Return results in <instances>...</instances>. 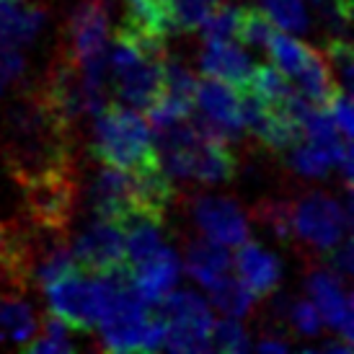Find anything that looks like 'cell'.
<instances>
[{
	"instance_id": "obj_1",
	"label": "cell",
	"mask_w": 354,
	"mask_h": 354,
	"mask_svg": "<svg viewBox=\"0 0 354 354\" xmlns=\"http://www.w3.org/2000/svg\"><path fill=\"white\" fill-rule=\"evenodd\" d=\"M78 142V135L52 117L34 88L16 96L3 114L0 156L16 184L59 168H75Z\"/></svg>"
},
{
	"instance_id": "obj_2",
	"label": "cell",
	"mask_w": 354,
	"mask_h": 354,
	"mask_svg": "<svg viewBox=\"0 0 354 354\" xmlns=\"http://www.w3.org/2000/svg\"><path fill=\"white\" fill-rule=\"evenodd\" d=\"M91 153L101 163L122 168L127 174H142L148 168L163 166L148 119H142L138 109L122 104H106L93 117Z\"/></svg>"
},
{
	"instance_id": "obj_3",
	"label": "cell",
	"mask_w": 354,
	"mask_h": 354,
	"mask_svg": "<svg viewBox=\"0 0 354 354\" xmlns=\"http://www.w3.org/2000/svg\"><path fill=\"white\" fill-rule=\"evenodd\" d=\"M352 227V189H344L342 205L328 192L308 189L292 199V233L300 251L324 256L349 236Z\"/></svg>"
},
{
	"instance_id": "obj_4",
	"label": "cell",
	"mask_w": 354,
	"mask_h": 354,
	"mask_svg": "<svg viewBox=\"0 0 354 354\" xmlns=\"http://www.w3.org/2000/svg\"><path fill=\"white\" fill-rule=\"evenodd\" d=\"M26 223L52 233H68L78 209V168H59L19 184Z\"/></svg>"
},
{
	"instance_id": "obj_5",
	"label": "cell",
	"mask_w": 354,
	"mask_h": 354,
	"mask_svg": "<svg viewBox=\"0 0 354 354\" xmlns=\"http://www.w3.org/2000/svg\"><path fill=\"white\" fill-rule=\"evenodd\" d=\"M153 57L168 52V39L178 34L171 0H122V24L114 31Z\"/></svg>"
},
{
	"instance_id": "obj_6",
	"label": "cell",
	"mask_w": 354,
	"mask_h": 354,
	"mask_svg": "<svg viewBox=\"0 0 354 354\" xmlns=\"http://www.w3.org/2000/svg\"><path fill=\"white\" fill-rule=\"evenodd\" d=\"M75 266L80 272L93 277L117 274L124 269H132L127 259V248H124V233L119 230L117 223L111 220H101L96 217L70 246Z\"/></svg>"
},
{
	"instance_id": "obj_7",
	"label": "cell",
	"mask_w": 354,
	"mask_h": 354,
	"mask_svg": "<svg viewBox=\"0 0 354 354\" xmlns=\"http://www.w3.org/2000/svg\"><path fill=\"white\" fill-rule=\"evenodd\" d=\"M189 209L202 236L220 246H238L248 238L251 223L238 199L225 194H194Z\"/></svg>"
},
{
	"instance_id": "obj_8",
	"label": "cell",
	"mask_w": 354,
	"mask_h": 354,
	"mask_svg": "<svg viewBox=\"0 0 354 354\" xmlns=\"http://www.w3.org/2000/svg\"><path fill=\"white\" fill-rule=\"evenodd\" d=\"M305 287H308L310 300H313V305L321 313V321L328 328H334L339 339H344V342L352 344V295H349V287H346L344 277H339L334 269L310 266Z\"/></svg>"
},
{
	"instance_id": "obj_9",
	"label": "cell",
	"mask_w": 354,
	"mask_h": 354,
	"mask_svg": "<svg viewBox=\"0 0 354 354\" xmlns=\"http://www.w3.org/2000/svg\"><path fill=\"white\" fill-rule=\"evenodd\" d=\"M106 34L109 0H80L78 6L70 10L59 44L78 62H83V59L106 52Z\"/></svg>"
},
{
	"instance_id": "obj_10",
	"label": "cell",
	"mask_w": 354,
	"mask_h": 354,
	"mask_svg": "<svg viewBox=\"0 0 354 354\" xmlns=\"http://www.w3.org/2000/svg\"><path fill=\"white\" fill-rule=\"evenodd\" d=\"M163 57L138 55L127 65L111 68L117 99L132 109L148 111L163 96Z\"/></svg>"
},
{
	"instance_id": "obj_11",
	"label": "cell",
	"mask_w": 354,
	"mask_h": 354,
	"mask_svg": "<svg viewBox=\"0 0 354 354\" xmlns=\"http://www.w3.org/2000/svg\"><path fill=\"white\" fill-rule=\"evenodd\" d=\"M194 106L199 114L212 122L217 135H223L227 142H238L243 138L241 111H238V88L225 80L207 75L205 80H197L194 88Z\"/></svg>"
},
{
	"instance_id": "obj_12",
	"label": "cell",
	"mask_w": 354,
	"mask_h": 354,
	"mask_svg": "<svg viewBox=\"0 0 354 354\" xmlns=\"http://www.w3.org/2000/svg\"><path fill=\"white\" fill-rule=\"evenodd\" d=\"M88 205L96 217L111 220L117 225L124 217L135 215L138 207H135V197H132V174L104 163L91 176Z\"/></svg>"
},
{
	"instance_id": "obj_13",
	"label": "cell",
	"mask_w": 354,
	"mask_h": 354,
	"mask_svg": "<svg viewBox=\"0 0 354 354\" xmlns=\"http://www.w3.org/2000/svg\"><path fill=\"white\" fill-rule=\"evenodd\" d=\"M189 178L207 184V187H217V184H230L241 171V160H238L233 142L217 135H202L199 132L197 142L189 148Z\"/></svg>"
},
{
	"instance_id": "obj_14",
	"label": "cell",
	"mask_w": 354,
	"mask_h": 354,
	"mask_svg": "<svg viewBox=\"0 0 354 354\" xmlns=\"http://www.w3.org/2000/svg\"><path fill=\"white\" fill-rule=\"evenodd\" d=\"M233 266L238 269V279L248 287V292L256 300H264L272 292L279 290L282 282V261L272 251H266L256 241L238 243V254L233 259Z\"/></svg>"
},
{
	"instance_id": "obj_15",
	"label": "cell",
	"mask_w": 354,
	"mask_h": 354,
	"mask_svg": "<svg viewBox=\"0 0 354 354\" xmlns=\"http://www.w3.org/2000/svg\"><path fill=\"white\" fill-rule=\"evenodd\" d=\"M47 26V8L37 0H0V44L31 47Z\"/></svg>"
},
{
	"instance_id": "obj_16",
	"label": "cell",
	"mask_w": 354,
	"mask_h": 354,
	"mask_svg": "<svg viewBox=\"0 0 354 354\" xmlns=\"http://www.w3.org/2000/svg\"><path fill=\"white\" fill-rule=\"evenodd\" d=\"M178 282V259L168 246H160L156 254L132 266V285L150 305L166 297Z\"/></svg>"
},
{
	"instance_id": "obj_17",
	"label": "cell",
	"mask_w": 354,
	"mask_h": 354,
	"mask_svg": "<svg viewBox=\"0 0 354 354\" xmlns=\"http://www.w3.org/2000/svg\"><path fill=\"white\" fill-rule=\"evenodd\" d=\"M199 70L205 75L225 80V83L236 86V88H243L248 78H251L254 62L238 44H233V39L207 41L205 50L199 52Z\"/></svg>"
},
{
	"instance_id": "obj_18",
	"label": "cell",
	"mask_w": 354,
	"mask_h": 354,
	"mask_svg": "<svg viewBox=\"0 0 354 354\" xmlns=\"http://www.w3.org/2000/svg\"><path fill=\"white\" fill-rule=\"evenodd\" d=\"M184 266L205 290H212L215 285H220L223 279L230 277L233 256L227 254L225 246H220L209 238H194L187 243Z\"/></svg>"
},
{
	"instance_id": "obj_19",
	"label": "cell",
	"mask_w": 354,
	"mask_h": 354,
	"mask_svg": "<svg viewBox=\"0 0 354 354\" xmlns=\"http://www.w3.org/2000/svg\"><path fill=\"white\" fill-rule=\"evenodd\" d=\"M37 334V313L24 295L0 292V344H26Z\"/></svg>"
},
{
	"instance_id": "obj_20",
	"label": "cell",
	"mask_w": 354,
	"mask_h": 354,
	"mask_svg": "<svg viewBox=\"0 0 354 354\" xmlns=\"http://www.w3.org/2000/svg\"><path fill=\"white\" fill-rule=\"evenodd\" d=\"M266 52H269L272 65H274L285 78H295L297 73L305 68V62L310 59V55H313L315 50L308 47L305 41L285 34L282 29H277L274 34H272V39H269V44H266Z\"/></svg>"
},
{
	"instance_id": "obj_21",
	"label": "cell",
	"mask_w": 354,
	"mask_h": 354,
	"mask_svg": "<svg viewBox=\"0 0 354 354\" xmlns=\"http://www.w3.org/2000/svg\"><path fill=\"white\" fill-rule=\"evenodd\" d=\"M251 217L266 233L279 241V243H295V233H292V202L290 199L264 197L251 207Z\"/></svg>"
},
{
	"instance_id": "obj_22",
	"label": "cell",
	"mask_w": 354,
	"mask_h": 354,
	"mask_svg": "<svg viewBox=\"0 0 354 354\" xmlns=\"http://www.w3.org/2000/svg\"><path fill=\"white\" fill-rule=\"evenodd\" d=\"M287 166L295 176L303 178H326L334 166V156L326 148L315 145L310 140H300L297 145L287 150Z\"/></svg>"
},
{
	"instance_id": "obj_23",
	"label": "cell",
	"mask_w": 354,
	"mask_h": 354,
	"mask_svg": "<svg viewBox=\"0 0 354 354\" xmlns=\"http://www.w3.org/2000/svg\"><path fill=\"white\" fill-rule=\"evenodd\" d=\"M207 292H209V300H212L217 310L230 315V318H243V315L254 313L256 297L248 292V287L241 279L227 277V279H223L220 285H215Z\"/></svg>"
},
{
	"instance_id": "obj_24",
	"label": "cell",
	"mask_w": 354,
	"mask_h": 354,
	"mask_svg": "<svg viewBox=\"0 0 354 354\" xmlns=\"http://www.w3.org/2000/svg\"><path fill=\"white\" fill-rule=\"evenodd\" d=\"M277 31L274 21L266 16L264 8L256 6H241L238 8V26H236V39L248 47H259L266 50V44L272 39V34Z\"/></svg>"
},
{
	"instance_id": "obj_25",
	"label": "cell",
	"mask_w": 354,
	"mask_h": 354,
	"mask_svg": "<svg viewBox=\"0 0 354 354\" xmlns=\"http://www.w3.org/2000/svg\"><path fill=\"white\" fill-rule=\"evenodd\" d=\"M246 86L269 106H279V104H285L292 96V88H290L287 78L274 65H256L251 70V78H248Z\"/></svg>"
},
{
	"instance_id": "obj_26",
	"label": "cell",
	"mask_w": 354,
	"mask_h": 354,
	"mask_svg": "<svg viewBox=\"0 0 354 354\" xmlns=\"http://www.w3.org/2000/svg\"><path fill=\"white\" fill-rule=\"evenodd\" d=\"M238 26V6H230L225 0H220L215 8L209 10V16L202 21V37L205 41H230L236 39Z\"/></svg>"
},
{
	"instance_id": "obj_27",
	"label": "cell",
	"mask_w": 354,
	"mask_h": 354,
	"mask_svg": "<svg viewBox=\"0 0 354 354\" xmlns=\"http://www.w3.org/2000/svg\"><path fill=\"white\" fill-rule=\"evenodd\" d=\"M324 57L331 68V75L339 78L336 83L349 93L352 91V65H354V52L346 37H328L324 47Z\"/></svg>"
},
{
	"instance_id": "obj_28",
	"label": "cell",
	"mask_w": 354,
	"mask_h": 354,
	"mask_svg": "<svg viewBox=\"0 0 354 354\" xmlns=\"http://www.w3.org/2000/svg\"><path fill=\"white\" fill-rule=\"evenodd\" d=\"M209 344H212V352H225V354H241L251 349L246 328L238 324L236 318H230V315L212 324Z\"/></svg>"
},
{
	"instance_id": "obj_29",
	"label": "cell",
	"mask_w": 354,
	"mask_h": 354,
	"mask_svg": "<svg viewBox=\"0 0 354 354\" xmlns=\"http://www.w3.org/2000/svg\"><path fill=\"white\" fill-rule=\"evenodd\" d=\"M266 16L274 21L277 29L285 31H305L308 29V10L305 0H261Z\"/></svg>"
},
{
	"instance_id": "obj_30",
	"label": "cell",
	"mask_w": 354,
	"mask_h": 354,
	"mask_svg": "<svg viewBox=\"0 0 354 354\" xmlns=\"http://www.w3.org/2000/svg\"><path fill=\"white\" fill-rule=\"evenodd\" d=\"M217 3L220 0H171L176 31H184V34L187 31H197Z\"/></svg>"
},
{
	"instance_id": "obj_31",
	"label": "cell",
	"mask_w": 354,
	"mask_h": 354,
	"mask_svg": "<svg viewBox=\"0 0 354 354\" xmlns=\"http://www.w3.org/2000/svg\"><path fill=\"white\" fill-rule=\"evenodd\" d=\"M287 326L295 334L305 336V339H315V336H321L324 321H321V313H318V308L313 305V300H295V303L290 305Z\"/></svg>"
},
{
	"instance_id": "obj_32",
	"label": "cell",
	"mask_w": 354,
	"mask_h": 354,
	"mask_svg": "<svg viewBox=\"0 0 354 354\" xmlns=\"http://www.w3.org/2000/svg\"><path fill=\"white\" fill-rule=\"evenodd\" d=\"M326 109H328V114L334 119L339 135L346 140H352L354 117H352V99H349V93H346L344 88H339L334 96H331V101L326 104Z\"/></svg>"
},
{
	"instance_id": "obj_33",
	"label": "cell",
	"mask_w": 354,
	"mask_h": 354,
	"mask_svg": "<svg viewBox=\"0 0 354 354\" xmlns=\"http://www.w3.org/2000/svg\"><path fill=\"white\" fill-rule=\"evenodd\" d=\"M328 254V264H331V269H334L339 277H344V279H349L354 272V261H352V256H354V243H352V238L344 236L339 243H336L331 251H326Z\"/></svg>"
},
{
	"instance_id": "obj_34",
	"label": "cell",
	"mask_w": 354,
	"mask_h": 354,
	"mask_svg": "<svg viewBox=\"0 0 354 354\" xmlns=\"http://www.w3.org/2000/svg\"><path fill=\"white\" fill-rule=\"evenodd\" d=\"M290 342L287 339H279V336H264L254 344L256 352H287L290 349Z\"/></svg>"
},
{
	"instance_id": "obj_35",
	"label": "cell",
	"mask_w": 354,
	"mask_h": 354,
	"mask_svg": "<svg viewBox=\"0 0 354 354\" xmlns=\"http://www.w3.org/2000/svg\"><path fill=\"white\" fill-rule=\"evenodd\" d=\"M318 352H326V354H352V344L344 342V339H331V342H326Z\"/></svg>"
},
{
	"instance_id": "obj_36",
	"label": "cell",
	"mask_w": 354,
	"mask_h": 354,
	"mask_svg": "<svg viewBox=\"0 0 354 354\" xmlns=\"http://www.w3.org/2000/svg\"><path fill=\"white\" fill-rule=\"evenodd\" d=\"M8 236H10V223H3V220H0V256H3V251L8 246Z\"/></svg>"
}]
</instances>
